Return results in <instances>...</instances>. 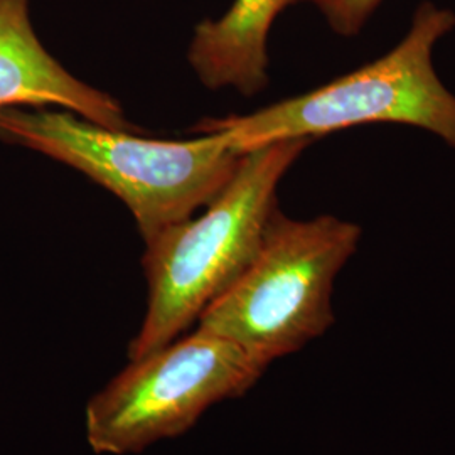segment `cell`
Wrapping results in <instances>:
<instances>
[{
    "label": "cell",
    "instance_id": "1",
    "mask_svg": "<svg viewBox=\"0 0 455 455\" xmlns=\"http://www.w3.org/2000/svg\"><path fill=\"white\" fill-rule=\"evenodd\" d=\"M312 142L289 139L246 150L206 212L146 242L147 312L129 344V359L142 358L186 334L242 275L278 206L280 180Z\"/></svg>",
    "mask_w": 455,
    "mask_h": 455
},
{
    "label": "cell",
    "instance_id": "2",
    "mask_svg": "<svg viewBox=\"0 0 455 455\" xmlns=\"http://www.w3.org/2000/svg\"><path fill=\"white\" fill-rule=\"evenodd\" d=\"M454 28L451 9L422 2L403 39L371 63L253 114L204 118L193 132L221 133L243 154L276 140H315L361 125L396 124L428 132L455 150V93L434 63L437 44Z\"/></svg>",
    "mask_w": 455,
    "mask_h": 455
},
{
    "label": "cell",
    "instance_id": "3",
    "mask_svg": "<svg viewBox=\"0 0 455 455\" xmlns=\"http://www.w3.org/2000/svg\"><path fill=\"white\" fill-rule=\"evenodd\" d=\"M0 140L66 164L118 196L144 242L212 203L242 159L221 133L150 140L46 108H0Z\"/></svg>",
    "mask_w": 455,
    "mask_h": 455
},
{
    "label": "cell",
    "instance_id": "4",
    "mask_svg": "<svg viewBox=\"0 0 455 455\" xmlns=\"http://www.w3.org/2000/svg\"><path fill=\"white\" fill-rule=\"evenodd\" d=\"M363 229L332 214L293 220L276 206L260 246L196 329L221 336L270 366L334 324V283L358 251Z\"/></svg>",
    "mask_w": 455,
    "mask_h": 455
},
{
    "label": "cell",
    "instance_id": "5",
    "mask_svg": "<svg viewBox=\"0 0 455 455\" xmlns=\"http://www.w3.org/2000/svg\"><path fill=\"white\" fill-rule=\"evenodd\" d=\"M129 361L86 405V442L95 454H140L180 437L267 371L238 344L199 329Z\"/></svg>",
    "mask_w": 455,
    "mask_h": 455
},
{
    "label": "cell",
    "instance_id": "6",
    "mask_svg": "<svg viewBox=\"0 0 455 455\" xmlns=\"http://www.w3.org/2000/svg\"><path fill=\"white\" fill-rule=\"evenodd\" d=\"M61 107L83 118L139 132L120 103L60 65L34 33L29 0H0V108Z\"/></svg>",
    "mask_w": 455,
    "mask_h": 455
},
{
    "label": "cell",
    "instance_id": "7",
    "mask_svg": "<svg viewBox=\"0 0 455 455\" xmlns=\"http://www.w3.org/2000/svg\"><path fill=\"white\" fill-rule=\"evenodd\" d=\"M297 0H235L227 14L196 26L189 63L210 90L233 88L253 97L268 84V34Z\"/></svg>",
    "mask_w": 455,
    "mask_h": 455
},
{
    "label": "cell",
    "instance_id": "8",
    "mask_svg": "<svg viewBox=\"0 0 455 455\" xmlns=\"http://www.w3.org/2000/svg\"><path fill=\"white\" fill-rule=\"evenodd\" d=\"M323 16L331 29L344 37L361 33L383 0H306Z\"/></svg>",
    "mask_w": 455,
    "mask_h": 455
}]
</instances>
